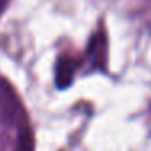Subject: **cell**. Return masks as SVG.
<instances>
[{
	"instance_id": "obj_2",
	"label": "cell",
	"mask_w": 151,
	"mask_h": 151,
	"mask_svg": "<svg viewBox=\"0 0 151 151\" xmlns=\"http://www.w3.org/2000/svg\"><path fill=\"white\" fill-rule=\"evenodd\" d=\"M75 70H76V63L73 62L70 57L60 59L57 63V73H55V81L59 88H67L72 85L73 76H75Z\"/></svg>"
},
{
	"instance_id": "obj_1",
	"label": "cell",
	"mask_w": 151,
	"mask_h": 151,
	"mask_svg": "<svg viewBox=\"0 0 151 151\" xmlns=\"http://www.w3.org/2000/svg\"><path fill=\"white\" fill-rule=\"evenodd\" d=\"M0 124L7 128H18V132L29 128L23 104L4 76H0Z\"/></svg>"
},
{
	"instance_id": "obj_3",
	"label": "cell",
	"mask_w": 151,
	"mask_h": 151,
	"mask_svg": "<svg viewBox=\"0 0 151 151\" xmlns=\"http://www.w3.org/2000/svg\"><path fill=\"white\" fill-rule=\"evenodd\" d=\"M7 4H8V0H0V12L7 7Z\"/></svg>"
}]
</instances>
